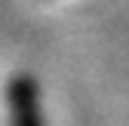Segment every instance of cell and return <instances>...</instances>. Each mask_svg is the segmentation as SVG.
Here are the masks:
<instances>
[{
    "instance_id": "1",
    "label": "cell",
    "mask_w": 129,
    "mask_h": 126,
    "mask_svg": "<svg viewBox=\"0 0 129 126\" xmlns=\"http://www.w3.org/2000/svg\"><path fill=\"white\" fill-rule=\"evenodd\" d=\"M6 108H9V126H46L40 89L31 74H12L6 83Z\"/></svg>"
}]
</instances>
